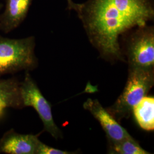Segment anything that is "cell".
Returning a JSON list of instances; mask_svg holds the SVG:
<instances>
[{"instance_id": "1", "label": "cell", "mask_w": 154, "mask_h": 154, "mask_svg": "<svg viewBox=\"0 0 154 154\" xmlns=\"http://www.w3.org/2000/svg\"><path fill=\"white\" fill-rule=\"evenodd\" d=\"M151 0H88L79 15L91 44L105 58L122 59L119 37L153 20Z\"/></svg>"}, {"instance_id": "2", "label": "cell", "mask_w": 154, "mask_h": 154, "mask_svg": "<svg viewBox=\"0 0 154 154\" xmlns=\"http://www.w3.org/2000/svg\"><path fill=\"white\" fill-rule=\"evenodd\" d=\"M35 46L33 36L13 39L0 35V78L35 68L37 60L34 53Z\"/></svg>"}, {"instance_id": "3", "label": "cell", "mask_w": 154, "mask_h": 154, "mask_svg": "<svg viewBox=\"0 0 154 154\" xmlns=\"http://www.w3.org/2000/svg\"><path fill=\"white\" fill-rule=\"evenodd\" d=\"M154 83V69L129 68L125 88L107 111L118 121L128 118L134 106L146 96Z\"/></svg>"}, {"instance_id": "4", "label": "cell", "mask_w": 154, "mask_h": 154, "mask_svg": "<svg viewBox=\"0 0 154 154\" xmlns=\"http://www.w3.org/2000/svg\"><path fill=\"white\" fill-rule=\"evenodd\" d=\"M20 94L22 107H32L38 113L42 122L44 130L56 139L62 137L60 128L54 122L51 106L41 92L37 85L26 71L22 82L20 83Z\"/></svg>"}, {"instance_id": "5", "label": "cell", "mask_w": 154, "mask_h": 154, "mask_svg": "<svg viewBox=\"0 0 154 154\" xmlns=\"http://www.w3.org/2000/svg\"><path fill=\"white\" fill-rule=\"evenodd\" d=\"M127 56L129 68L154 69L153 27H138L128 42Z\"/></svg>"}, {"instance_id": "6", "label": "cell", "mask_w": 154, "mask_h": 154, "mask_svg": "<svg viewBox=\"0 0 154 154\" xmlns=\"http://www.w3.org/2000/svg\"><path fill=\"white\" fill-rule=\"evenodd\" d=\"M83 106L99 122L111 144L119 142L131 137L126 130L122 126L107 110L103 107L97 99L88 98Z\"/></svg>"}, {"instance_id": "7", "label": "cell", "mask_w": 154, "mask_h": 154, "mask_svg": "<svg viewBox=\"0 0 154 154\" xmlns=\"http://www.w3.org/2000/svg\"><path fill=\"white\" fill-rule=\"evenodd\" d=\"M39 135L22 134L11 129L0 140V154H35Z\"/></svg>"}, {"instance_id": "8", "label": "cell", "mask_w": 154, "mask_h": 154, "mask_svg": "<svg viewBox=\"0 0 154 154\" xmlns=\"http://www.w3.org/2000/svg\"><path fill=\"white\" fill-rule=\"evenodd\" d=\"M33 0H6L5 8L0 14V30L10 33L18 28L28 15Z\"/></svg>"}, {"instance_id": "9", "label": "cell", "mask_w": 154, "mask_h": 154, "mask_svg": "<svg viewBox=\"0 0 154 154\" xmlns=\"http://www.w3.org/2000/svg\"><path fill=\"white\" fill-rule=\"evenodd\" d=\"M20 83L17 78H0V119L9 108L22 109L20 94Z\"/></svg>"}, {"instance_id": "10", "label": "cell", "mask_w": 154, "mask_h": 154, "mask_svg": "<svg viewBox=\"0 0 154 154\" xmlns=\"http://www.w3.org/2000/svg\"><path fill=\"white\" fill-rule=\"evenodd\" d=\"M138 125L146 131L154 129V98L144 97L132 109Z\"/></svg>"}, {"instance_id": "11", "label": "cell", "mask_w": 154, "mask_h": 154, "mask_svg": "<svg viewBox=\"0 0 154 154\" xmlns=\"http://www.w3.org/2000/svg\"><path fill=\"white\" fill-rule=\"evenodd\" d=\"M111 153L118 154H149L139 145L132 137L117 143L111 144Z\"/></svg>"}, {"instance_id": "12", "label": "cell", "mask_w": 154, "mask_h": 154, "mask_svg": "<svg viewBox=\"0 0 154 154\" xmlns=\"http://www.w3.org/2000/svg\"><path fill=\"white\" fill-rule=\"evenodd\" d=\"M74 154V152H71L69 151H63L59 149H55L52 147L49 146L45 144L40 140L39 141L35 154Z\"/></svg>"}, {"instance_id": "13", "label": "cell", "mask_w": 154, "mask_h": 154, "mask_svg": "<svg viewBox=\"0 0 154 154\" xmlns=\"http://www.w3.org/2000/svg\"><path fill=\"white\" fill-rule=\"evenodd\" d=\"M67 5L68 8L70 11L73 10L77 12L78 16L80 14L82 8V4H78L74 2L72 0H67Z\"/></svg>"}, {"instance_id": "14", "label": "cell", "mask_w": 154, "mask_h": 154, "mask_svg": "<svg viewBox=\"0 0 154 154\" xmlns=\"http://www.w3.org/2000/svg\"><path fill=\"white\" fill-rule=\"evenodd\" d=\"M2 8H3V4L2 3H0V11L1 9H2Z\"/></svg>"}]
</instances>
